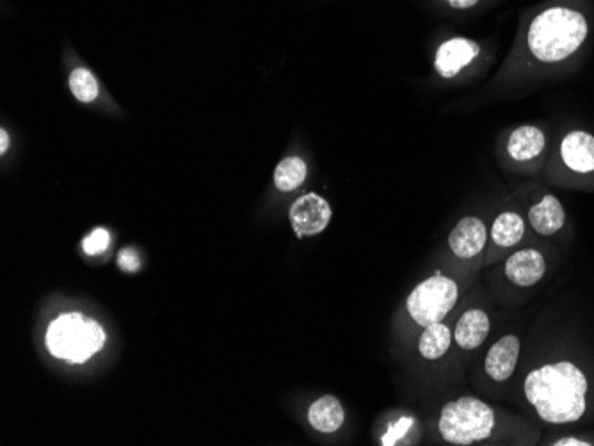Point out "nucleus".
Segmentation results:
<instances>
[{"instance_id":"1","label":"nucleus","mask_w":594,"mask_h":446,"mask_svg":"<svg viewBox=\"0 0 594 446\" xmlns=\"http://www.w3.org/2000/svg\"><path fill=\"white\" fill-rule=\"evenodd\" d=\"M523 391L527 402L545 423L566 425L586 415L589 383L584 370L571 361H555L534 368L525 379Z\"/></svg>"},{"instance_id":"2","label":"nucleus","mask_w":594,"mask_h":446,"mask_svg":"<svg viewBox=\"0 0 594 446\" xmlns=\"http://www.w3.org/2000/svg\"><path fill=\"white\" fill-rule=\"evenodd\" d=\"M589 36L586 16L568 6L546 8L532 18L527 47L543 64H557L575 56Z\"/></svg>"},{"instance_id":"3","label":"nucleus","mask_w":594,"mask_h":446,"mask_svg":"<svg viewBox=\"0 0 594 446\" xmlns=\"http://www.w3.org/2000/svg\"><path fill=\"white\" fill-rule=\"evenodd\" d=\"M104 329L82 313H65L50 324L47 347L56 358L84 363L104 347Z\"/></svg>"},{"instance_id":"4","label":"nucleus","mask_w":594,"mask_h":446,"mask_svg":"<svg viewBox=\"0 0 594 446\" xmlns=\"http://www.w3.org/2000/svg\"><path fill=\"white\" fill-rule=\"evenodd\" d=\"M438 429L450 445L468 446L490 438L495 429V413L475 397L450 400L442 407Z\"/></svg>"},{"instance_id":"5","label":"nucleus","mask_w":594,"mask_h":446,"mask_svg":"<svg viewBox=\"0 0 594 446\" xmlns=\"http://www.w3.org/2000/svg\"><path fill=\"white\" fill-rule=\"evenodd\" d=\"M459 290L454 279L434 274L424 279L408 295L406 308L418 326L427 327L442 322L458 303Z\"/></svg>"},{"instance_id":"6","label":"nucleus","mask_w":594,"mask_h":446,"mask_svg":"<svg viewBox=\"0 0 594 446\" xmlns=\"http://www.w3.org/2000/svg\"><path fill=\"white\" fill-rule=\"evenodd\" d=\"M331 221V208L328 201L314 192L301 196L290 207V223L297 237L319 235L328 228Z\"/></svg>"},{"instance_id":"7","label":"nucleus","mask_w":594,"mask_h":446,"mask_svg":"<svg viewBox=\"0 0 594 446\" xmlns=\"http://www.w3.org/2000/svg\"><path fill=\"white\" fill-rule=\"evenodd\" d=\"M548 263L539 249L527 247L509 256L504 265L506 278L516 287L529 288L545 278Z\"/></svg>"},{"instance_id":"8","label":"nucleus","mask_w":594,"mask_h":446,"mask_svg":"<svg viewBox=\"0 0 594 446\" xmlns=\"http://www.w3.org/2000/svg\"><path fill=\"white\" fill-rule=\"evenodd\" d=\"M479 54H481V47L475 41L452 38L438 48L434 66L445 79H454L463 68L472 64Z\"/></svg>"},{"instance_id":"9","label":"nucleus","mask_w":594,"mask_h":446,"mask_svg":"<svg viewBox=\"0 0 594 446\" xmlns=\"http://www.w3.org/2000/svg\"><path fill=\"white\" fill-rule=\"evenodd\" d=\"M564 166L580 175L594 173V136L586 130H571L561 141Z\"/></svg>"},{"instance_id":"10","label":"nucleus","mask_w":594,"mask_h":446,"mask_svg":"<svg viewBox=\"0 0 594 446\" xmlns=\"http://www.w3.org/2000/svg\"><path fill=\"white\" fill-rule=\"evenodd\" d=\"M522 343L520 338L514 335L502 336L497 343L491 345L490 351L486 354V374L490 375L495 383H506L509 377L514 374L518 358H520Z\"/></svg>"},{"instance_id":"11","label":"nucleus","mask_w":594,"mask_h":446,"mask_svg":"<svg viewBox=\"0 0 594 446\" xmlns=\"http://www.w3.org/2000/svg\"><path fill=\"white\" fill-rule=\"evenodd\" d=\"M486 239L488 230L479 217H463L450 231V251L458 258H474L486 246Z\"/></svg>"},{"instance_id":"12","label":"nucleus","mask_w":594,"mask_h":446,"mask_svg":"<svg viewBox=\"0 0 594 446\" xmlns=\"http://www.w3.org/2000/svg\"><path fill=\"white\" fill-rule=\"evenodd\" d=\"M529 224L541 237H552L564 228L566 210L554 194H543L534 205H530Z\"/></svg>"},{"instance_id":"13","label":"nucleus","mask_w":594,"mask_h":446,"mask_svg":"<svg viewBox=\"0 0 594 446\" xmlns=\"http://www.w3.org/2000/svg\"><path fill=\"white\" fill-rule=\"evenodd\" d=\"M546 148L545 132L534 125H523L513 130L507 141V153L516 162L538 160Z\"/></svg>"},{"instance_id":"14","label":"nucleus","mask_w":594,"mask_h":446,"mask_svg":"<svg viewBox=\"0 0 594 446\" xmlns=\"http://www.w3.org/2000/svg\"><path fill=\"white\" fill-rule=\"evenodd\" d=\"M488 335H490V317L486 315V311L479 308L465 311L454 331L456 343L465 351H474L477 347H481Z\"/></svg>"},{"instance_id":"15","label":"nucleus","mask_w":594,"mask_h":446,"mask_svg":"<svg viewBox=\"0 0 594 446\" xmlns=\"http://www.w3.org/2000/svg\"><path fill=\"white\" fill-rule=\"evenodd\" d=\"M344 420H346L344 407L331 395L315 400L308 409V422L315 431L324 432V434L337 432L344 425Z\"/></svg>"},{"instance_id":"16","label":"nucleus","mask_w":594,"mask_h":446,"mask_svg":"<svg viewBox=\"0 0 594 446\" xmlns=\"http://www.w3.org/2000/svg\"><path fill=\"white\" fill-rule=\"evenodd\" d=\"M525 237V221L516 212H504L491 226V239L498 247L518 246Z\"/></svg>"},{"instance_id":"17","label":"nucleus","mask_w":594,"mask_h":446,"mask_svg":"<svg viewBox=\"0 0 594 446\" xmlns=\"http://www.w3.org/2000/svg\"><path fill=\"white\" fill-rule=\"evenodd\" d=\"M452 343V333L449 327L445 326L443 322H436L424 329V333L420 336L418 342V351L426 359H440L447 354Z\"/></svg>"},{"instance_id":"18","label":"nucleus","mask_w":594,"mask_h":446,"mask_svg":"<svg viewBox=\"0 0 594 446\" xmlns=\"http://www.w3.org/2000/svg\"><path fill=\"white\" fill-rule=\"evenodd\" d=\"M306 162L299 157H289L281 160L280 164L274 169V185L281 192L296 191L299 185L306 180Z\"/></svg>"},{"instance_id":"19","label":"nucleus","mask_w":594,"mask_h":446,"mask_svg":"<svg viewBox=\"0 0 594 446\" xmlns=\"http://www.w3.org/2000/svg\"><path fill=\"white\" fill-rule=\"evenodd\" d=\"M70 88H72L73 96L82 104H91L100 95L98 80L86 68H75L73 70L72 75H70Z\"/></svg>"},{"instance_id":"20","label":"nucleus","mask_w":594,"mask_h":446,"mask_svg":"<svg viewBox=\"0 0 594 446\" xmlns=\"http://www.w3.org/2000/svg\"><path fill=\"white\" fill-rule=\"evenodd\" d=\"M109 240H111L109 231L104 230V228H97L89 237L82 240V249H84L86 255H102L105 249L109 247Z\"/></svg>"},{"instance_id":"21","label":"nucleus","mask_w":594,"mask_h":446,"mask_svg":"<svg viewBox=\"0 0 594 446\" xmlns=\"http://www.w3.org/2000/svg\"><path fill=\"white\" fill-rule=\"evenodd\" d=\"M118 263H120L121 269L125 271L136 272L139 269V256H137L134 249H123L120 256H118Z\"/></svg>"},{"instance_id":"22","label":"nucleus","mask_w":594,"mask_h":446,"mask_svg":"<svg viewBox=\"0 0 594 446\" xmlns=\"http://www.w3.org/2000/svg\"><path fill=\"white\" fill-rule=\"evenodd\" d=\"M554 446H591L593 443L591 441H586V439L582 438H561L557 439L552 443Z\"/></svg>"},{"instance_id":"23","label":"nucleus","mask_w":594,"mask_h":446,"mask_svg":"<svg viewBox=\"0 0 594 446\" xmlns=\"http://www.w3.org/2000/svg\"><path fill=\"white\" fill-rule=\"evenodd\" d=\"M445 2H449L450 6H452V8L466 9V8H472V6H475V4H477V2H479V0H445Z\"/></svg>"},{"instance_id":"24","label":"nucleus","mask_w":594,"mask_h":446,"mask_svg":"<svg viewBox=\"0 0 594 446\" xmlns=\"http://www.w3.org/2000/svg\"><path fill=\"white\" fill-rule=\"evenodd\" d=\"M9 148V136L6 130H0V152L6 153Z\"/></svg>"}]
</instances>
